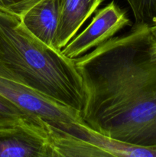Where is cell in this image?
<instances>
[{"mask_svg": "<svg viewBox=\"0 0 156 157\" xmlns=\"http://www.w3.org/2000/svg\"><path fill=\"white\" fill-rule=\"evenodd\" d=\"M41 0H0V10L21 16Z\"/></svg>", "mask_w": 156, "mask_h": 157, "instance_id": "obj_11", "label": "cell"}, {"mask_svg": "<svg viewBox=\"0 0 156 157\" xmlns=\"http://www.w3.org/2000/svg\"><path fill=\"white\" fill-rule=\"evenodd\" d=\"M149 32H150V35H151V40H152L154 44L156 45V25H152V26H150Z\"/></svg>", "mask_w": 156, "mask_h": 157, "instance_id": "obj_12", "label": "cell"}, {"mask_svg": "<svg viewBox=\"0 0 156 157\" xmlns=\"http://www.w3.org/2000/svg\"><path fill=\"white\" fill-rule=\"evenodd\" d=\"M0 157H54L42 119L23 117L0 126Z\"/></svg>", "mask_w": 156, "mask_h": 157, "instance_id": "obj_4", "label": "cell"}, {"mask_svg": "<svg viewBox=\"0 0 156 157\" xmlns=\"http://www.w3.org/2000/svg\"><path fill=\"white\" fill-rule=\"evenodd\" d=\"M28 31L44 44L54 48L58 22L57 0H41L20 16Z\"/></svg>", "mask_w": 156, "mask_h": 157, "instance_id": "obj_8", "label": "cell"}, {"mask_svg": "<svg viewBox=\"0 0 156 157\" xmlns=\"http://www.w3.org/2000/svg\"><path fill=\"white\" fill-rule=\"evenodd\" d=\"M131 20L115 1L99 9L92 21L80 34H76L61 50L66 57L75 59L87 54L115 36Z\"/></svg>", "mask_w": 156, "mask_h": 157, "instance_id": "obj_6", "label": "cell"}, {"mask_svg": "<svg viewBox=\"0 0 156 157\" xmlns=\"http://www.w3.org/2000/svg\"><path fill=\"white\" fill-rule=\"evenodd\" d=\"M54 157H156V147H139L113 140L83 123L42 120Z\"/></svg>", "mask_w": 156, "mask_h": 157, "instance_id": "obj_3", "label": "cell"}, {"mask_svg": "<svg viewBox=\"0 0 156 157\" xmlns=\"http://www.w3.org/2000/svg\"><path fill=\"white\" fill-rule=\"evenodd\" d=\"M0 75L82 111L84 87L74 59L35 38L20 16L2 10Z\"/></svg>", "mask_w": 156, "mask_h": 157, "instance_id": "obj_2", "label": "cell"}, {"mask_svg": "<svg viewBox=\"0 0 156 157\" xmlns=\"http://www.w3.org/2000/svg\"><path fill=\"white\" fill-rule=\"evenodd\" d=\"M58 22L54 47L61 51L103 0H57Z\"/></svg>", "mask_w": 156, "mask_h": 157, "instance_id": "obj_7", "label": "cell"}, {"mask_svg": "<svg viewBox=\"0 0 156 157\" xmlns=\"http://www.w3.org/2000/svg\"><path fill=\"white\" fill-rule=\"evenodd\" d=\"M132 9L135 25H156V0H126Z\"/></svg>", "mask_w": 156, "mask_h": 157, "instance_id": "obj_9", "label": "cell"}, {"mask_svg": "<svg viewBox=\"0 0 156 157\" xmlns=\"http://www.w3.org/2000/svg\"><path fill=\"white\" fill-rule=\"evenodd\" d=\"M0 95V126L15 121L23 117H32ZM35 117V116H33Z\"/></svg>", "mask_w": 156, "mask_h": 157, "instance_id": "obj_10", "label": "cell"}, {"mask_svg": "<svg viewBox=\"0 0 156 157\" xmlns=\"http://www.w3.org/2000/svg\"><path fill=\"white\" fill-rule=\"evenodd\" d=\"M83 81L85 125L113 140L156 147V45L133 25L74 59Z\"/></svg>", "mask_w": 156, "mask_h": 157, "instance_id": "obj_1", "label": "cell"}, {"mask_svg": "<svg viewBox=\"0 0 156 157\" xmlns=\"http://www.w3.org/2000/svg\"><path fill=\"white\" fill-rule=\"evenodd\" d=\"M0 95L28 114L47 122L83 123L80 112L0 75Z\"/></svg>", "mask_w": 156, "mask_h": 157, "instance_id": "obj_5", "label": "cell"}]
</instances>
